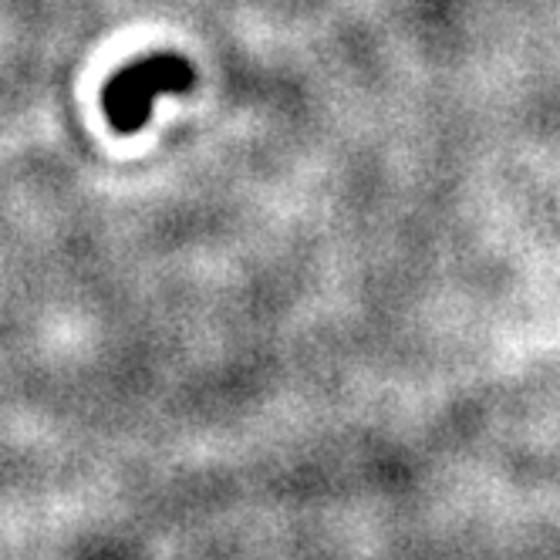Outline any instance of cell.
<instances>
[{
  "instance_id": "6da1fadb",
  "label": "cell",
  "mask_w": 560,
  "mask_h": 560,
  "mask_svg": "<svg viewBox=\"0 0 560 560\" xmlns=\"http://www.w3.org/2000/svg\"><path fill=\"white\" fill-rule=\"evenodd\" d=\"M196 82L192 65L179 55H149L136 58L122 71H115L102 89V108L112 132L136 136L152 118L159 95L189 92Z\"/></svg>"
}]
</instances>
